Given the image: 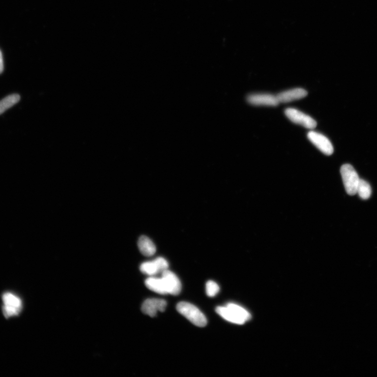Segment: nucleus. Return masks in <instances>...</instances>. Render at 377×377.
<instances>
[{
    "label": "nucleus",
    "mask_w": 377,
    "mask_h": 377,
    "mask_svg": "<svg viewBox=\"0 0 377 377\" xmlns=\"http://www.w3.org/2000/svg\"><path fill=\"white\" fill-rule=\"evenodd\" d=\"M215 311L222 318L234 324L243 325L251 318L250 313L245 308L234 304L218 307Z\"/></svg>",
    "instance_id": "1"
},
{
    "label": "nucleus",
    "mask_w": 377,
    "mask_h": 377,
    "mask_svg": "<svg viewBox=\"0 0 377 377\" xmlns=\"http://www.w3.org/2000/svg\"><path fill=\"white\" fill-rule=\"evenodd\" d=\"M177 311L183 315L192 324L198 327H205L207 325V320L205 315L200 309L186 302H180L176 307Z\"/></svg>",
    "instance_id": "2"
},
{
    "label": "nucleus",
    "mask_w": 377,
    "mask_h": 377,
    "mask_svg": "<svg viewBox=\"0 0 377 377\" xmlns=\"http://www.w3.org/2000/svg\"><path fill=\"white\" fill-rule=\"evenodd\" d=\"M341 173L346 192L354 196L357 193L360 180L358 173L352 165L345 164L341 167Z\"/></svg>",
    "instance_id": "3"
},
{
    "label": "nucleus",
    "mask_w": 377,
    "mask_h": 377,
    "mask_svg": "<svg viewBox=\"0 0 377 377\" xmlns=\"http://www.w3.org/2000/svg\"><path fill=\"white\" fill-rule=\"evenodd\" d=\"M3 311L6 318L18 315L22 307V301L14 294L8 292L3 294Z\"/></svg>",
    "instance_id": "4"
},
{
    "label": "nucleus",
    "mask_w": 377,
    "mask_h": 377,
    "mask_svg": "<svg viewBox=\"0 0 377 377\" xmlns=\"http://www.w3.org/2000/svg\"><path fill=\"white\" fill-rule=\"evenodd\" d=\"M285 112L287 117L293 123L304 126L308 129H314L317 125V123L313 118L298 110L288 108Z\"/></svg>",
    "instance_id": "5"
},
{
    "label": "nucleus",
    "mask_w": 377,
    "mask_h": 377,
    "mask_svg": "<svg viewBox=\"0 0 377 377\" xmlns=\"http://www.w3.org/2000/svg\"><path fill=\"white\" fill-rule=\"evenodd\" d=\"M307 137L311 142L326 155H331L334 152L333 146L330 140L323 134L311 131Z\"/></svg>",
    "instance_id": "6"
},
{
    "label": "nucleus",
    "mask_w": 377,
    "mask_h": 377,
    "mask_svg": "<svg viewBox=\"0 0 377 377\" xmlns=\"http://www.w3.org/2000/svg\"><path fill=\"white\" fill-rule=\"evenodd\" d=\"M247 100L249 103L256 106H276L279 103L277 96L268 93L250 94Z\"/></svg>",
    "instance_id": "7"
},
{
    "label": "nucleus",
    "mask_w": 377,
    "mask_h": 377,
    "mask_svg": "<svg viewBox=\"0 0 377 377\" xmlns=\"http://www.w3.org/2000/svg\"><path fill=\"white\" fill-rule=\"evenodd\" d=\"M167 305V302L163 299H149L143 303L141 306V311L151 317H154L158 312H164Z\"/></svg>",
    "instance_id": "8"
},
{
    "label": "nucleus",
    "mask_w": 377,
    "mask_h": 377,
    "mask_svg": "<svg viewBox=\"0 0 377 377\" xmlns=\"http://www.w3.org/2000/svg\"><path fill=\"white\" fill-rule=\"evenodd\" d=\"M161 274V278L165 282L168 294L173 295L179 294L181 291V284L177 276L168 269Z\"/></svg>",
    "instance_id": "9"
},
{
    "label": "nucleus",
    "mask_w": 377,
    "mask_h": 377,
    "mask_svg": "<svg viewBox=\"0 0 377 377\" xmlns=\"http://www.w3.org/2000/svg\"><path fill=\"white\" fill-rule=\"evenodd\" d=\"M308 92L302 88H295L282 92L277 95L279 103H289L305 98Z\"/></svg>",
    "instance_id": "10"
},
{
    "label": "nucleus",
    "mask_w": 377,
    "mask_h": 377,
    "mask_svg": "<svg viewBox=\"0 0 377 377\" xmlns=\"http://www.w3.org/2000/svg\"><path fill=\"white\" fill-rule=\"evenodd\" d=\"M138 247L141 254L145 257H152L155 254L156 247L153 241L146 236H141L138 241Z\"/></svg>",
    "instance_id": "11"
},
{
    "label": "nucleus",
    "mask_w": 377,
    "mask_h": 377,
    "mask_svg": "<svg viewBox=\"0 0 377 377\" xmlns=\"http://www.w3.org/2000/svg\"><path fill=\"white\" fill-rule=\"evenodd\" d=\"M145 285L150 291L160 294H168L165 282L162 278L154 277L153 276L147 278Z\"/></svg>",
    "instance_id": "12"
},
{
    "label": "nucleus",
    "mask_w": 377,
    "mask_h": 377,
    "mask_svg": "<svg viewBox=\"0 0 377 377\" xmlns=\"http://www.w3.org/2000/svg\"><path fill=\"white\" fill-rule=\"evenodd\" d=\"M20 100V97L18 94H15L6 97L1 101H0V114H2L6 110L17 103Z\"/></svg>",
    "instance_id": "13"
},
{
    "label": "nucleus",
    "mask_w": 377,
    "mask_h": 377,
    "mask_svg": "<svg viewBox=\"0 0 377 377\" xmlns=\"http://www.w3.org/2000/svg\"><path fill=\"white\" fill-rule=\"evenodd\" d=\"M372 188L370 185L364 180H360L359 184L357 188V193L363 200H367L372 194Z\"/></svg>",
    "instance_id": "14"
},
{
    "label": "nucleus",
    "mask_w": 377,
    "mask_h": 377,
    "mask_svg": "<svg viewBox=\"0 0 377 377\" xmlns=\"http://www.w3.org/2000/svg\"><path fill=\"white\" fill-rule=\"evenodd\" d=\"M141 273L150 276H154L160 273L159 268L154 260L152 261H146L141 264L140 266Z\"/></svg>",
    "instance_id": "15"
},
{
    "label": "nucleus",
    "mask_w": 377,
    "mask_h": 377,
    "mask_svg": "<svg viewBox=\"0 0 377 377\" xmlns=\"http://www.w3.org/2000/svg\"><path fill=\"white\" fill-rule=\"evenodd\" d=\"M220 291V287L216 282L208 281L206 284V293L208 297H214Z\"/></svg>",
    "instance_id": "16"
},
{
    "label": "nucleus",
    "mask_w": 377,
    "mask_h": 377,
    "mask_svg": "<svg viewBox=\"0 0 377 377\" xmlns=\"http://www.w3.org/2000/svg\"><path fill=\"white\" fill-rule=\"evenodd\" d=\"M154 261L156 262V264L159 268V270L161 273L167 270L168 267H169L168 262L163 257H158L154 259Z\"/></svg>",
    "instance_id": "17"
},
{
    "label": "nucleus",
    "mask_w": 377,
    "mask_h": 377,
    "mask_svg": "<svg viewBox=\"0 0 377 377\" xmlns=\"http://www.w3.org/2000/svg\"><path fill=\"white\" fill-rule=\"evenodd\" d=\"M4 69L3 60L2 53L1 51H0V73H1Z\"/></svg>",
    "instance_id": "18"
}]
</instances>
